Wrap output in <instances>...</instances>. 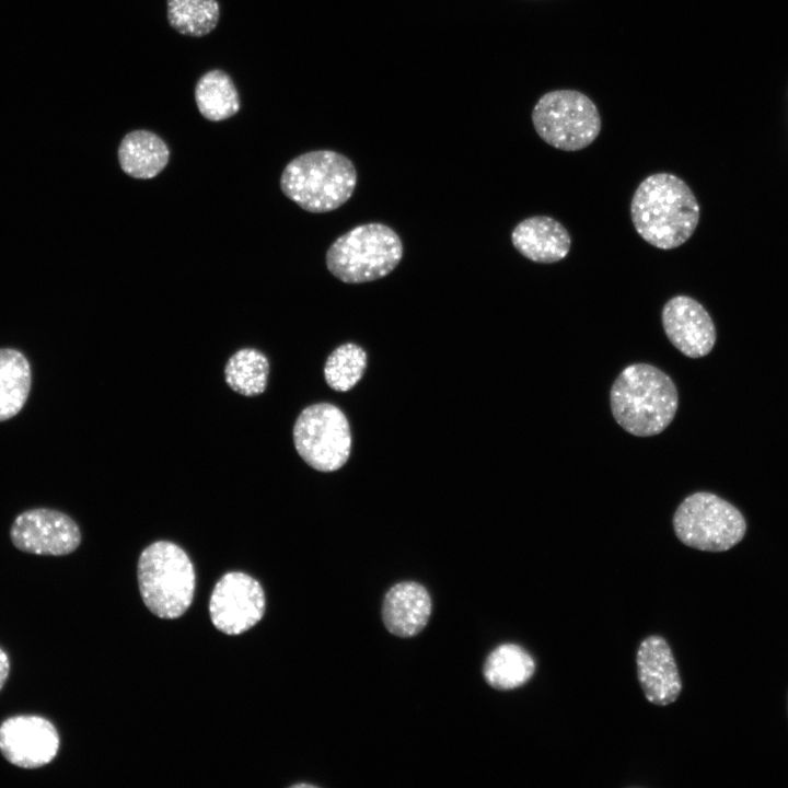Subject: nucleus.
<instances>
[{"label":"nucleus","instance_id":"obj_2","mask_svg":"<svg viewBox=\"0 0 788 788\" xmlns=\"http://www.w3.org/2000/svg\"><path fill=\"white\" fill-rule=\"evenodd\" d=\"M615 421L628 433L652 437L673 420L679 395L673 380L649 363L627 366L615 379L610 392Z\"/></svg>","mask_w":788,"mask_h":788},{"label":"nucleus","instance_id":"obj_18","mask_svg":"<svg viewBox=\"0 0 788 788\" xmlns=\"http://www.w3.org/2000/svg\"><path fill=\"white\" fill-rule=\"evenodd\" d=\"M32 385L28 360L18 349H0V421L18 415L24 407Z\"/></svg>","mask_w":788,"mask_h":788},{"label":"nucleus","instance_id":"obj_1","mask_svg":"<svg viewBox=\"0 0 788 788\" xmlns=\"http://www.w3.org/2000/svg\"><path fill=\"white\" fill-rule=\"evenodd\" d=\"M700 207L692 188L675 174L660 172L637 186L630 201V219L648 244L673 250L695 232Z\"/></svg>","mask_w":788,"mask_h":788},{"label":"nucleus","instance_id":"obj_9","mask_svg":"<svg viewBox=\"0 0 788 788\" xmlns=\"http://www.w3.org/2000/svg\"><path fill=\"white\" fill-rule=\"evenodd\" d=\"M265 613V593L260 583L241 571L224 573L216 583L209 601L215 627L227 635H240L256 625Z\"/></svg>","mask_w":788,"mask_h":788},{"label":"nucleus","instance_id":"obj_21","mask_svg":"<svg viewBox=\"0 0 788 788\" xmlns=\"http://www.w3.org/2000/svg\"><path fill=\"white\" fill-rule=\"evenodd\" d=\"M220 15L217 0H167L170 25L183 35L200 37L209 34Z\"/></svg>","mask_w":788,"mask_h":788},{"label":"nucleus","instance_id":"obj_7","mask_svg":"<svg viewBox=\"0 0 788 788\" xmlns=\"http://www.w3.org/2000/svg\"><path fill=\"white\" fill-rule=\"evenodd\" d=\"M672 522L676 537L684 545L705 552L728 551L746 531L740 510L708 491H697L683 499Z\"/></svg>","mask_w":788,"mask_h":788},{"label":"nucleus","instance_id":"obj_17","mask_svg":"<svg viewBox=\"0 0 788 788\" xmlns=\"http://www.w3.org/2000/svg\"><path fill=\"white\" fill-rule=\"evenodd\" d=\"M535 661L521 646L502 644L485 660L483 674L491 687L508 691L524 685L534 674Z\"/></svg>","mask_w":788,"mask_h":788},{"label":"nucleus","instance_id":"obj_19","mask_svg":"<svg viewBox=\"0 0 788 788\" xmlns=\"http://www.w3.org/2000/svg\"><path fill=\"white\" fill-rule=\"evenodd\" d=\"M195 101L200 114L220 121L235 115L240 109L239 93L231 78L222 70L206 72L195 88Z\"/></svg>","mask_w":788,"mask_h":788},{"label":"nucleus","instance_id":"obj_24","mask_svg":"<svg viewBox=\"0 0 788 788\" xmlns=\"http://www.w3.org/2000/svg\"><path fill=\"white\" fill-rule=\"evenodd\" d=\"M292 787H297V788H300V787H314V785H310V784H296V785H293Z\"/></svg>","mask_w":788,"mask_h":788},{"label":"nucleus","instance_id":"obj_11","mask_svg":"<svg viewBox=\"0 0 788 788\" xmlns=\"http://www.w3.org/2000/svg\"><path fill=\"white\" fill-rule=\"evenodd\" d=\"M60 739L55 726L44 717L21 715L0 725V752L21 768H38L57 755Z\"/></svg>","mask_w":788,"mask_h":788},{"label":"nucleus","instance_id":"obj_14","mask_svg":"<svg viewBox=\"0 0 788 788\" xmlns=\"http://www.w3.org/2000/svg\"><path fill=\"white\" fill-rule=\"evenodd\" d=\"M511 242L522 256L540 264L564 259L571 246L567 229L548 216H533L520 221L511 232Z\"/></svg>","mask_w":788,"mask_h":788},{"label":"nucleus","instance_id":"obj_23","mask_svg":"<svg viewBox=\"0 0 788 788\" xmlns=\"http://www.w3.org/2000/svg\"><path fill=\"white\" fill-rule=\"evenodd\" d=\"M10 672V661L7 652L0 648V691L3 687Z\"/></svg>","mask_w":788,"mask_h":788},{"label":"nucleus","instance_id":"obj_6","mask_svg":"<svg viewBox=\"0 0 788 788\" xmlns=\"http://www.w3.org/2000/svg\"><path fill=\"white\" fill-rule=\"evenodd\" d=\"M538 137L563 151H579L599 136L602 120L594 102L584 93L561 89L543 94L532 111Z\"/></svg>","mask_w":788,"mask_h":788},{"label":"nucleus","instance_id":"obj_12","mask_svg":"<svg viewBox=\"0 0 788 788\" xmlns=\"http://www.w3.org/2000/svg\"><path fill=\"white\" fill-rule=\"evenodd\" d=\"M661 323L670 343L688 358L707 356L717 339L715 323L696 299L677 294L661 311Z\"/></svg>","mask_w":788,"mask_h":788},{"label":"nucleus","instance_id":"obj_22","mask_svg":"<svg viewBox=\"0 0 788 788\" xmlns=\"http://www.w3.org/2000/svg\"><path fill=\"white\" fill-rule=\"evenodd\" d=\"M367 368V354L362 347L346 343L335 348L324 367L326 383L335 391L346 392L362 378Z\"/></svg>","mask_w":788,"mask_h":788},{"label":"nucleus","instance_id":"obj_13","mask_svg":"<svg viewBox=\"0 0 788 788\" xmlns=\"http://www.w3.org/2000/svg\"><path fill=\"white\" fill-rule=\"evenodd\" d=\"M637 674L646 699L658 706L674 703L682 681L668 641L658 635L645 638L637 650Z\"/></svg>","mask_w":788,"mask_h":788},{"label":"nucleus","instance_id":"obj_20","mask_svg":"<svg viewBox=\"0 0 788 788\" xmlns=\"http://www.w3.org/2000/svg\"><path fill=\"white\" fill-rule=\"evenodd\" d=\"M268 374L267 357L254 348L237 350L229 358L224 368V379L229 387L245 396L262 394L266 390Z\"/></svg>","mask_w":788,"mask_h":788},{"label":"nucleus","instance_id":"obj_4","mask_svg":"<svg viewBox=\"0 0 788 788\" xmlns=\"http://www.w3.org/2000/svg\"><path fill=\"white\" fill-rule=\"evenodd\" d=\"M137 577L143 603L160 618L174 619L190 606L195 570L186 552L169 541H158L140 554Z\"/></svg>","mask_w":788,"mask_h":788},{"label":"nucleus","instance_id":"obj_8","mask_svg":"<svg viewBox=\"0 0 788 788\" xmlns=\"http://www.w3.org/2000/svg\"><path fill=\"white\" fill-rule=\"evenodd\" d=\"M293 442L299 455L320 472H333L348 460L351 433L345 414L329 403L304 408L293 426Z\"/></svg>","mask_w":788,"mask_h":788},{"label":"nucleus","instance_id":"obj_16","mask_svg":"<svg viewBox=\"0 0 788 788\" xmlns=\"http://www.w3.org/2000/svg\"><path fill=\"white\" fill-rule=\"evenodd\" d=\"M170 150L155 134L134 130L127 134L118 147L121 170L135 178H152L167 164Z\"/></svg>","mask_w":788,"mask_h":788},{"label":"nucleus","instance_id":"obj_3","mask_svg":"<svg viewBox=\"0 0 788 788\" xmlns=\"http://www.w3.org/2000/svg\"><path fill=\"white\" fill-rule=\"evenodd\" d=\"M357 184L354 163L333 150L305 152L285 167L282 193L302 209L322 213L337 209L352 195Z\"/></svg>","mask_w":788,"mask_h":788},{"label":"nucleus","instance_id":"obj_10","mask_svg":"<svg viewBox=\"0 0 788 788\" xmlns=\"http://www.w3.org/2000/svg\"><path fill=\"white\" fill-rule=\"evenodd\" d=\"M10 538L18 549L25 553L63 556L78 548L81 532L68 514L49 508H34L15 517Z\"/></svg>","mask_w":788,"mask_h":788},{"label":"nucleus","instance_id":"obj_15","mask_svg":"<svg viewBox=\"0 0 788 788\" xmlns=\"http://www.w3.org/2000/svg\"><path fill=\"white\" fill-rule=\"evenodd\" d=\"M430 613L431 598L418 582H398L384 595L382 619L386 629L395 636H416L427 625Z\"/></svg>","mask_w":788,"mask_h":788},{"label":"nucleus","instance_id":"obj_5","mask_svg":"<svg viewBox=\"0 0 788 788\" xmlns=\"http://www.w3.org/2000/svg\"><path fill=\"white\" fill-rule=\"evenodd\" d=\"M403 257L398 234L383 223L357 225L338 236L326 253L329 273L346 283H362L389 275Z\"/></svg>","mask_w":788,"mask_h":788}]
</instances>
